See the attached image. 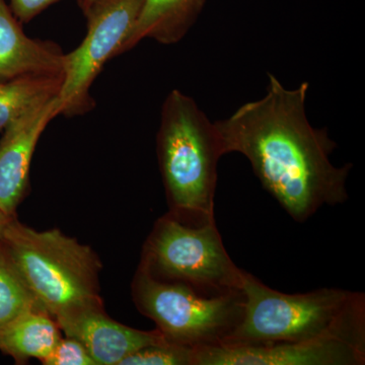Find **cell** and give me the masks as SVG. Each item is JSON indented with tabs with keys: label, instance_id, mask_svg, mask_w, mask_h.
<instances>
[{
	"label": "cell",
	"instance_id": "1",
	"mask_svg": "<svg viewBox=\"0 0 365 365\" xmlns=\"http://www.w3.org/2000/svg\"><path fill=\"white\" fill-rule=\"evenodd\" d=\"M267 93L215 122L223 153L248 158L262 186L295 222H304L325 205L348 199L351 163L336 167L330 157L337 144L326 129L307 119L309 83L287 90L273 74Z\"/></svg>",
	"mask_w": 365,
	"mask_h": 365
},
{
	"label": "cell",
	"instance_id": "2",
	"mask_svg": "<svg viewBox=\"0 0 365 365\" xmlns=\"http://www.w3.org/2000/svg\"><path fill=\"white\" fill-rule=\"evenodd\" d=\"M242 292L241 322L220 345L337 340L365 349L362 292L326 287L307 294H283L245 270Z\"/></svg>",
	"mask_w": 365,
	"mask_h": 365
},
{
	"label": "cell",
	"instance_id": "3",
	"mask_svg": "<svg viewBox=\"0 0 365 365\" xmlns=\"http://www.w3.org/2000/svg\"><path fill=\"white\" fill-rule=\"evenodd\" d=\"M158 155L172 216L192 225L215 220L222 141L215 123L181 91L173 90L163 102Z\"/></svg>",
	"mask_w": 365,
	"mask_h": 365
},
{
	"label": "cell",
	"instance_id": "4",
	"mask_svg": "<svg viewBox=\"0 0 365 365\" xmlns=\"http://www.w3.org/2000/svg\"><path fill=\"white\" fill-rule=\"evenodd\" d=\"M0 242L41 307L53 318L102 306L101 263L88 246L59 230H39L14 217Z\"/></svg>",
	"mask_w": 365,
	"mask_h": 365
},
{
	"label": "cell",
	"instance_id": "5",
	"mask_svg": "<svg viewBox=\"0 0 365 365\" xmlns=\"http://www.w3.org/2000/svg\"><path fill=\"white\" fill-rule=\"evenodd\" d=\"M141 267L206 297L242 290V269L225 250L215 220L192 225L172 215L163 217L146 244Z\"/></svg>",
	"mask_w": 365,
	"mask_h": 365
},
{
	"label": "cell",
	"instance_id": "6",
	"mask_svg": "<svg viewBox=\"0 0 365 365\" xmlns=\"http://www.w3.org/2000/svg\"><path fill=\"white\" fill-rule=\"evenodd\" d=\"M134 297L168 340L192 348L222 344L244 313L242 290L206 297L182 283L157 279L143 267L135 278Z\"/></svg>",
	"mask_w": 365,
	"mask_h": 365
},
{
	"label": "cell",
	"instance_id": "7",
	"mask_svg": "<svg viewBox=\"0 0 365 365\" xmlns=\"http://www.w3.org/2000/svg\"><path fill=\"white\" fill-rule=\"evenodd\" d=\"M143 4L144 0H97L83 14L88 23L85 39L66 54L58 95L61 115L81 116L93 109V81L105 64L120 55Z\"/></svg>",
	"mask_w": 365,
	"mask_h": 365
},
{
	"label": "cell",
	"instance_id": "8",
	"mask_svg": "<svg viewBox=\"0 0 365 365\" xmlns=\"http://www.w3.org/2000/svg\"><path fill=\"white\" fill-rule=\"evenodd\" d=\"M365 349L337 340L258 345H216L194 349V365H361Z\"/></svg>",
	"mask_w": 365,
	"mask_h": 365
},
{
	"label": "cell",
	"instance_id": "9",
	"mask_svg": "<svg viewBox=\"0 0 365 365\" xmlns=\"http://www.w3.org/2000/svg\"><path fill=\"white\" fill-rule=\"evenodd\" d=\"M61 115L58 97L34 108L2 132L0 139V210L14 217L26 195L31 163L43 132Z\"/></svg>",
	"mask_w": 365,
	"mask_h": 365
},
{
	"label": "cell",
	"instance_id": "10",
	"mask_svg": "<svg viewBox=\"0 0 365 365\" xmlns=\"http://www.w3.org/2000/svg\"><path fill=\"white\" fill-rule=\"evenodd\" d=\"M55 321L61 332L85 346L96 365H120L144 347L170 341L158 329L140 331L118 323L102 306L83 307Z\"/></svg>",
	"mask_w": 365,
	"mask_h": 365
},
{
	"label": "cell",
	"instance_id": "11",
	"mask_svg": "<svg viewBox=\"0 0 365 365\" xmlns=\"http://www.w3.org/2000/svg\"><path fill=\"white\" fill-rule=\"evenodd\" d=\"M64 63L58 44L28 37L6 0H0V83L29 74H63Z\"/></svg>",
	"mask_w": 365,
	"mask_h": 365
},
{
	"label": "cell",
	"instance_id": "12",
	"mask_svg": "<svg viewBox=\"0 0 365 365\" xmlns=\"http://www.w3.org/2000/svg\"><path fill=\"white\" fill-rule=\"evenodd\" d=\"M207 0H144L143 9L120 55L140 41L176 44L196 23Z\"/></svg>",
	"mask_w": 365,
	"mask_h": 365
},
{
	"label": "cell",
	"instance_id": "13",
	"mask_svg": "<svg viewBox=\"0 0 365 365\" xmlns=\"http://www.w3.org/2000/svg\"><path fill=\"white\" fill-rule=\"evenodd\" d=\"M61 338L55 319L38 309L19 317L0 331V351L13 357L16 364L31 359L43 364Z\"/></svg>",
	"mask_w": 365,
	"mask_h": 365
},
{
	"label": "cell",
	"instance_id": "14",
	"mask_svg": "<svg viewBox=\"0 0 365 365\" xmlns=\"http://www.w3.org/2000/svg\"><path fill=\"white\" fill-rule=\"evenodd\" d=\"M63 74H29L0 83V133L34 108L58 97Z\"/></svg>",
	"mask_w": 365,
	"mask_h": 365
},
{
	"label": "cell",
	"instance_id": "15",
	"mask_svg": "<svg viewBox=\"0 0 365 365\" xmlns=\"http://www.w3.org/2000/svg\"><path fill=\"white\" fill-rule=\"evenodd\" d=\"M38 309L45 311L0 242V331L19 317Z\"/></svg>",
	"mask_w": 365,
	"mask_h": 365
},
{
	"label": "cell",
	"instance_id": "16",
	"mask_svg": "<svg viewBox=\"0 0 365 365\" xmlns=\"http://www.w3.org/2000/svg\"><path fill=\"white\" fill-rule=\"evenodd\" d=\"M120 365H194V348L165 341L129 355Z\"/></svg>",
	"mask_w": 365,
	"mask_h": 365
},
{
	"label": "cell",
	"instance_id": "17",
	"mask_svg": "<svg viewBox=\"0 0 365 365\" xmlns=\"http://www.w3.org/2000/svg\"><path fill=\"white\" fill-rule=\"evenodd\" d=\"M62 337L51 354L43 362L45 365H96L85 346L74 338Z\"/></svg>",
	"mask_w": 365,
	"mask_h": 365
},
{
	"label": "cell",
	"instance_id": "18",
	"mask_svg": "<svg viewBox=\"0 0 365 365\" xmlns=\"http://www.w3.org/2000/svg\"><path fill=\"white\" fill-rule=\"evenodd\" d=\"M61 0H9V7L21 24L30 23L48 7Z\"/></svg>",
	"mask_w": 365,
	"mask_h": 365
},
{
	"label": "cell",
	"instance_id": "19",
	"mask_svg": "<svg viewBox=\"0 0 365 365\" xmlns=\"http://www.w3.org/2000/svg\"><path fill=\"white\" fill-rule=\"evenodd\" d=\"M16 217V216H14ZM14 217L11 216L6 215V213L2 212L0 210V237H1L2 232H4V228L9 225V222L13 220Z\"/></svg>",
	"mask_w": 365,
	"mask_h": 365
},
{
	"label": "cell",
	"instance_id": "20",
	"mask_svg": "<svg viewBox=\"0 0 365 365\" xmlns=\"http://www.w3.org/2000/svg\"><path fill=\"white\" fill-rule=\"evenodd\" d=\"M76 1H78L79 9H81L83 14H85L97 0H76Z\"/></svg>",
	"mask_w": 365,
	"mask_h": 365
}]
</instances>
